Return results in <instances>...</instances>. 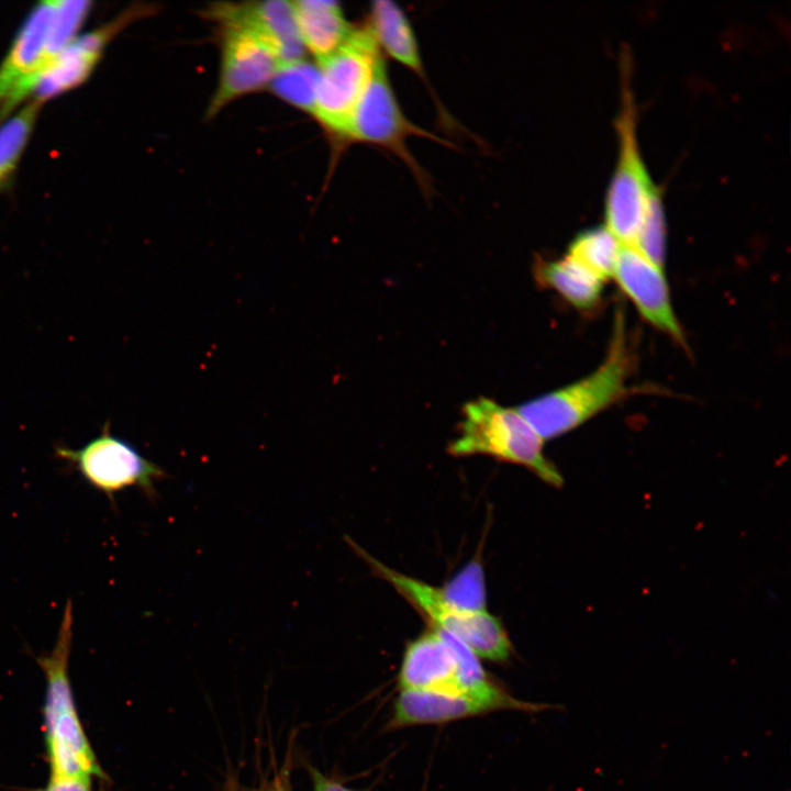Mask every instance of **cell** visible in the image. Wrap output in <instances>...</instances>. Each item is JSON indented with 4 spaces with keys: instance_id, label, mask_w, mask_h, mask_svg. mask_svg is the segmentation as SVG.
Listing matches in <instances>:
<instances>
[{
    "instance_id": "10",
    "label": "cell",
    "mask_w": 791,
    "mask_h": 791,
    "mask_svg": "<svg viewBox=\"0 0 791 791\" xmlns=\"http://www.w3.org/2000/svg\"><path fill=\"white\" fill-rule=\"evenodd\" d=\"M617 120L620 154L605 199V226L622 245L634 246L648 201L656 190L640 157L634 107L627 87Z\"/></svg>"
},
{
    "instance_id": "11",
    "label": "cell",
    "mask_w": 791,
    "mask_h": 791,
    "mask_svg": "<svg viewBox=\"0 0 791 791\" xmlns=\"http://www.w3.org/2000/svg\"><path fill=\"white\" fill-rule=\"evenodd\" d=\"M220 70L205 116L212 119L247 94L268 88L281 60L260 36L236 25H219Z\"/></svg>"
},
{
    "instance_id": "24",
    "label": "cell",
    "mask_w": 791,
    "mask_h": 791,
    "mask_svg": "<svg viewBox=\"0 0 791 791\" xmlns=\"http://www.w3.org/2000/svg\"><path fill=\"white\" fill-rule=\"evenodd\" d=\"M46 791H91L90 778L52 776Z\"/></svg>"
},
{
    "instance_id": "6",
    "label": "cell",
    "mask_w": 791,
    "mask_h": 791,
    "mask_svg": "<svg viewBox=\"0 0 791 791\" xmlns=\"http://www.w3.org/2000/svg\"><path fill=\"white\" fill-rule=\"evenodd\" d=\"M149 3H135L111 21L75 37L42 69L25 79L0 109V121L26 98L40 104L83 83L94 70L107 45L127 25L155 13Z\"/></svg>"
},
{
    "instance_id": "19",
    "label": "cell",
    "mask_w": 791,
    "mask_h": 791,
    "mask_svg": "<svg viewBox=\"0 0 791 791\" xmlns=\"http://www.w3.org/2000/svg\"><path fill=\"white\" fill-rule=\"evenodd\" d=\"M41 105L30 101L18 112L0 121V191L10 185L16 171L34 130Z\"/></svg>"
},
{
    "instance_id": "16",
    "label": "cell",
    "mask_w": 791,
    "mask_h": 791,
    "mask_svg": "<svg viewBox=\"0 0 791 791\" xmlns=\"http://www.w3.org/2000/svg\"><path fill=\"white\" fill-rule=\"evenodd\" d=\"M368 24L382 54L413 71L430 89L414 30L405 12L393 1L371 3Z\"/></svg>"
},
{
    "instance_id": "2",
    "label": "cell",
    "mask_w": 791,
    "mask_h": 791,
    "mask_svg": "<svg viewBox=\"0 0 791 791\" xmlns=\"http://www.w3.org/2000/svg\"><path fill=\"white\" fill-rule=\"evenodd\" d=\"M463 416L459 435L448 446L450 455H487L524 466L550 486L562 484L560 472L543 452L544 441L516 409L478 398L464 405Z\"/></svg>"
},
{
    "instance_id": "25",
    "label": "cell",
    "mask_w": 791,
    "mask_h": 791,
    "mask_svg": "<svg viewBox=\"0 0 791 791\" xmlns=\"http://www.w3.org/2000/svg\"><path fill=\"white\" fill-rule=\"evenodd\" d=\"M268 791H291L287 786H285L282 782H278L271 787Z\"/></svg>"
},
{
    "instance_id": "7",
    "label": "cell",
    "mask_w": 791,
    "mask_h": 791,
    "mask_svg": "<svg viewBox=\"0 0 791 791\" xmlns=\"http://www.w3.org/2000/svg\"><path fill=\"white\" fill-rule=\"evenodd\" d=\"M55 456L67 461L85 481L108 497L113 504L115 494L135 487L152 501L158 498L156 482L168 474L145 458L131 443L112 435L105 423L100 435L78 448L55 447Z\"/></svg>"
},
{
    "instance_id": "22",
    "label": "cell",
    "mask_w": 791,
    "mask_h": 791,
    "mask_svg": "<svg viewBox=\"0 0 791 791\" xmlns=\"http://www.w3.org/2000/svg\"><path fill=\"white\" fill-rule=\"evenodd\" d=\"M656 265L662 267L666 249L664 209L657 189L651 194L633 246Z\"/></svg>"
},
{
    "instance_id": "14",
    "label": "cell",
    "mask_w": 791,
    "mask_h": 791,
    "mask_svg": "<svg viewBox=\"0 0 791 791\" xmlns=\"http://www.w3.org/2000/svg\"><path fill=\"white\" fill-rule=\"evenodd\" d=\"M55 0L38 2L20 27L0 64V109L30 76L47 65L54 55L49 32Z\"/></svg>"
},
{
    "instance_id": "1",
    "label": "cell",
    "mask_w": 791,
    "mask_h": 791,
    "mask_svg": "<svg viewBox=\"0 0 791 791\" xmlns=\"http://www.w3.org/2000/svg\"><path fill=\"white\" fill-rule=\"evenodd\" d=\"M631 369L624 321L617 315L605 359L593 372L515 409L543 441L558 437L622 398Z\"/></svg>"
},
{
    "instance_id": "9",
    "label": "cell",
    "mask_w": 791,
    "mask_h": 791,
    "mask_svg": "<svg viewBox=\"0 0 791 791\" xmlns=\"http://www.w3.org/2000/svg\"><path fill=\"white\" fill-rule=\"evenodd\" d=\"M555 708L553 704L522 700L498 681L487 688L465 692L400 690L392 702L385 731L444 725L501 711L534 714Z\"/></svg>"
},
{
    "instance_id": "13",
    "label": "cell",
    "mask_w": 791,
    "mask_h": 791,
    "mask_svg": "<svg viewBox=\"0 0 791 791\" xmlns=\"http://www.w3.org/2000/svg\"><path fill=\"white\" fill-rule=\"evenodd\" d=\"M202 14L219 25H236L257 34L276 51L281 64L307 57L292 1L218 2Z\"/></svg>"
},
{
    "instance_id": "18",
    "label": "cell",
    "mask_w": 791,
    "mask_h": 791,
    "mask_svg": "<svg viewBox=\"0 0 791 791\" xmlns=\"http://www.w3.org/2000/svg\"><path fill=\"white\" fill-rule=\"evenodd\" d=\"M320 68L307 57L279 66L267 89L289 105L313 116Z\"/></svg>"
},
{
    "instance_id": "12",
    "label": "cell",
    "mask_w": 791,
    "mask_h": 791,
    "mask_svg": "<svg viewBox=\"0 0 791 791\" xmlns=\"http://www.w3.org/2000/svg\"><path fill=\"white\" fill-rule=\"evenodd\" d=\"M613 278L650 325L684 346V334L672 308L662 267L635 247L622 245Z\"/></svg>"
},
{
    "instance_id": "3",
    "label": "cell",
    "mask_w": 791,
    "mask_h": 791,
    "mask_svg": "<svg viewBox=\"0 0 791 791\" xmlns=\"http://www.w3.org/2000/svg\"><path fill=\"white\" fill-rule=\"evenodd\" d=\"M382 56L367 22L354 26L339 48L316 62L320 80L313 118L335 144L349 143L355 113Z\"/></svg>"
},
{
    "instance_id": "8",
    "label": "cell",
    "mask_w": 791,
    "mask_h": 791,
    "mask_svg": "<svg viewBox=\"0 0 791 791\" xmlns=\"http://www.w3.org/2000/svg\"><path fill=\"white\" fill-rule=\"evenodd\" d=\"M411 137L453 146L408 119L392 88L383 55L355 113L349 143H367L389 151L403 161L422 189L430 192V177L408 146Z\"/></svg>"
},
{
    "instance_id": "23",
    "label": "cell",
    "mask_w": 791,
    "mask_h": 791,
    "mask_svg": "<svg viewBox=\"0 0 791 791\" xmlns=\"http://www.w3.org/2000/svg\"><path fill=\"white\" fill-rule=\"evenodd\" d=\"M307 769L311 779L312 791H361L347 787L334 776L324 775L310 764L307 765Z\"/></svg>"
},
{
    "instance_id": "5",
    "label": "cell",
    "mask_w": 791,
    "mask_h": 791,
    "mask_svg": "<svg viewBox=\"0 0 791 791\" xmlns=\"http://www.w3.org/2000/svg\"><path fill=\"white\" fill-rule=\"evenodd\" d=\"M494 682L465 643L433 626L406 644L397 673L399 691L465 692Z\"/></svg>"
},
{
    "instance_id": "17",
    "label": "cell",
    "mask_w": 791,
    "mask_h": 791,
    "mask_svg": "<svg viewBox=\"0 0 791 791\" xmlns=\"http://www.w3.org/2000/svg\"><path fill=\"white\" fill-rule=\"evenodd\" d=\"M534 275L544 288L556 291L578 310H590L601 300L604 281L568 257L536 263Z\"/></svg>"
},
{
    "instance_id": "15",
    "label": "cell",
    "mask_w": 791,
    "mask_h": 791,
    "mask_svg": "<svg viewBox=\"0 0 791 791\" xmlns=\"http://www.w3.org/2000/svg\"><path fill=\"white\" fill-rule=\"evenodd\" d=\"M292 4L303 47L315 62L339 48L354 29L337 1L298 0Z\"/></svg>"
},
{
    "instance_id": "20",
    "label": "cell",
    "mask_w": 791,
    "mask_h": 791,
    "mask_svg": "<svg viewBox=\"0 0 791 791\" xmlns=\"http://www.w3.org/2000/svg\"><path fill=\"white\" fill-rule=\"evenodd\" d=\"M622 244L604 225L584 230L571 242L567 256L601 280L613 277Z\"/></svg>"
},
{
    "instance_id": "21",
    "label": "cell",
    "mask_w": 791,
    "mask_h": 791,
    "mask_svg": "<svg viewBox=\"0 0 791 791\" xmlns=\"http://www.w3.org/2000/svg\"><path fill=\"white\" fill-rule=\"evenodd\" d=\"M439 590L453 606L465 611L486 610L483 571L479 562L471 561Z\"/></svg>"
},
{
    "instance_id": "4",
    "label": "cell",
    "mask_w": 791,
    "mask_h": 791,
    "mask_svg": "<svg viewBox=\"0 0 791 791\" xmlns=\"http://www.w3.org/2000/svg\"><path fill=\"white\" fill-rule=\"evenodd\" d=\"M348 543L374 572L388 581L427 620L428 626L459 638L480 660L503 664L510 659L512 644L498 617L487 610L465 611L453 606L439 588L401 573L371 557L353 541L348 539Z\"/></svg>"
}]
</instances>
